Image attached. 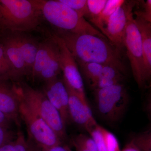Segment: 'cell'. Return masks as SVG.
<instances>
[{"mask_svg": "<svg viewBox=\"0 0 151 151\" xmlns=\"http://www.w3.org/2000/svg\"><path fill=\"white\" fill-rule=\"evenodd\" d=\"M97 124L95 127L89 129L87 132L94 140L97 151H107L103 137L99 130L97 129Z\"/></svg>", "mask_w": 151, "mask_h": 151, "instance_id": "484cf974", "label": "cell"}, {"mask_svg": "<svg viewBox=\"0 0 151 151\" xmlns=\"http://www.w3.org/2000/svg\"><path fill=\"white\" fill-rule=\"evenodd\" d=\"M98 112L103 119L112 123L122 119L129 103V95L123 83L94 90Z\"/></svg>", "mask_w": 151, "mask_h": 151, "instance_id": "5b68a950", "label": "cell"}, {"mask_svg": "<svg viewBox=\"0 0 151 151\" xmlns=\"http://www.w3.org/2000/svg\"><path fill=\"white\" fill-rule=\"evenodd\" d=\"M43 92L59 113L65 127L70 119L68 110V94L63 80L58 77L45 82Z\"/></svg>", "mask_w": 151, "mask_h": 151, "instance_id": "8fae6325", "label": "cell"}, {"mask_svg": "<svg viewBox=\"0 0 151 151\" xmlns=\"http://www.w3.org/2000/svg\"><path fill=\"white\" fill-rule=\"evenodd\" d=\"M13 140V135L9 129L0 126V147Z\"/></svg>", "mask_w": 151, "mask_h": 151, "instance_id": "83f0119b", "label": "cell"}, {"mask_svg": "<svg viewBox=\"0 0 151 151\" xmlns=\"http://www.w3.org/2000/svg\"><path fill=\"white\" fill-rule=\"evenodd\" d=\"M0 79V111L12 121L18 122L20 97L17 85Z\"/></svg>", "mask_w": 151, "mask_h": 151, "instance_id": "5bb4252c", "label": "cell"}, {"mask_svg": "<svg viewBox=\"0 0 151 151\" xmlns=\"http://www.w3.org/2000/svg\"><path fill=\"white\" fill-rule=\"evenodd\" d=\"M124 75L116 68L110 65H104L100 78L93 89H101L115 84H122Z\"/></svg>", "mask_w": 151, "mask_h": 151, "instance_id": "e0dca14e", "label": "cell"}, {"mask_svg": "<svg viewBox=\"0 0 151 151\" xmlns=\"http://www.w3.org/2000/svg\"><path fill=\"white\" fill-rule=\"evenodd\" d=\"M145 9L143 11H138L146 20L151 22V1L147 0L144 4Z\"/></svg>", "mask_w": 151, "mask_h": 151, "instance_id": "f1b7e54d", "label": "cell"}, {"mask_svg": "<svg viewBox=\"0 0 151 151\" xmlns=\"http://www.w3.org/2000/svg\"><path fill=\"white\" fill-rule=\"evenodd\" d=\"M17 32L27 76H31L40 42L27 32Z\"/></svg>", "mask_w": 151, "mask_h": 151, "instance_id": "2e32d148", "label": "cell"}, {"mask_svg": "<svg viewBox=\"0 0 151 151\" xmlns=\"http://www.w3.org/2000/svg\"><path fill=\"white\" fill-rule=\"evenodd\" d=\"M134 14V21L140 34L146 76L149 81L151 76V22L146 20L139 11Z\"/></svg>", "mask_w": 151, "mask_h": 151, "instance_id": "9a60e30c", "label": "cell"}, {"mask_svg": "<svg viewBox=\"0 0 151 151\" xmlns=\"http://www.w3.org/2000/svg\"><path fill=\"white\" fill-rule=\"evenodd\" d=\"M1 32L0 40L18 80L23 76H27V74L17 32L9 31Z\"/></svg>", "mask_w": 151, "mask_h": 151, "instance_id": "4fadbf2b", "label": "cell"}, {"mask_svg": "<svg viewBox=\"0 0 151 151\" xmlns=\"http://www.w3.org/2000/svg\"><path fill=\"white\" fill-rule=\"evenodd\" d=\"M125 1L124 0H108L105 8L94 24L104 34L108 20L113 13Z\"/></svg>", "mask_w": 151, "mask_h": 151, "instance_id": "ac0fdd59", "label": "cell"}, {"mask_svg": "<svg viewBox=\"0 0 151 151\" xmlns=\"http://www.w3.org/2000/svg\"><path fill=\"white\" fill-rule=\"evenodd\" d=\"M132 140L141 151H151L150 130L136 135Z\"/></svg>", "mask_w": 151, "mask_h": 151, "instance_id": "cb8c5ba5", "label": "cell"}, {"mask_svg": "<svg viewBox=\"0 0 151 151\" xmlns=\"http://www.w3.org/2000/svg\"><path fill=\"white\" fill-rule=\"evenodd\" d=\"M97 127L103 137L107 151H121L119 142L116 136L98 124Z\"/></svg>", "mask_w": 151, "mask_h": 151, "instance_id": "7402d4cb", "label": "cell"}, {"mask_svg": "<svg viewBox=\"0 0 151 151\" xmlns=\"http://www.w3.org/2000/svg\"><path fill=\"white\" fill-rule=\"evenodd\" d=\"M42 18L57 31L77 34H89L105 39L102 33L86 19L59 0H37Z\"/></svg>", "mask_w": 151, "mask_h": 151, "instance_id": "3957f363", "label": "cell"}, {"mask_svg": "<svg viewBox=\"0 0 151 151\" xmlns=\"http://www.w3.org/2000/svg\"><path fill=\"white\" fill-rule=\"evenodd\" d=\"M17 88L20 99L46 122L61 141L65 139V127L60 115L43 91L24 83H19Z\"/></svg>", "mask_w": 151, "mask_h": 151, "instance_id": "277c9868", "label": "cell"}, {"mask_svg": "<svg viewBox=\"0 0 151 151\" xmlns=\"http://www.w3.org/2000/svg\"><path fill=\"white\" fill-rule=\"evenodd\" d=\"M121 151H141L131 140Z\"/></svg>", "mask_w": 151, "mask_h": 151, "instance_id": "4dcf8cb0", "label": "cell"}, {"mask_svg": "<svg viewBox=\"0 0 151 151\" xmlns=\"http://www.w3.org/2000/svg\"><path fill=\"white\" fill-rule=\"evenodd\" d=\"M37 0H0V31L28 32L40 25Z\"/></svg>", "mask_w": 151, "mask_h": 151, "instance_id": "7a4b0ae2", "label": "cell"}, {"mask_svg": "<svg viewBox=\"0 0 151 151\" xmlns=\"http://www.w3.org/2000/svg\"><path fill=\"white\" fill-rule=\"evenodd\" d=\"M77 64L93 89L100 78L104 65L96 63H80Z\"/></svg>", "mask_w": 151, "mask_h": 151, "instance_id": "d6986e66", "label": "cell"}, {"mask_svg": "<svg viewBox=\"0 0 151 151\" xmlns=\"http://www.w3.org/2000/svg\"><path fill=\"white\" fill-rule=\"evenodd\" d=\"M47 151H67L65 145L62 146L61 145L56 146L50 149Z\"/></svg>", "mask_w": 151, "mask_h": 151, "instance_id": "1f68e13d", "label": "cell"}, {"mask_svg": "<svg viewBox=\"0 0 151 151\" xmlns=\"http://www.w3.org/2000/svg\"><path fill=\"white\" fill-rule=\"evenodd\" d=\"M124 47L127 49V56L135 81L139 88H143L148 81L146 76L140 34L134 21L133 13L128 20Z\"/></svg>", "mask_w": 151, "mask_h": 151, "instance_id": "ba28073f", "label": "cell"}, {"mask_svg": "<svg viewBox=\"0 0 151 151\" xmlns=\"http://www.w3.org/2000/svg\"><path fill=\"white\" fill-rule=\"evenodd\" d=\"M27 151H33L32 150H31V149H30L29 147L28 150Z\"/></svg>", "mask_w": 151, "mask_h": 151, "instance_id": "d6a6232c", "label": "cell"}, {"mask_svg": "<svg viewBox=\"0 0 151 151\" xmlns=\"http://www.w3.org/2000/svg\"><path fill=\"white\" fill-rule=\"evenodd\" d=\"M71 142L72 145L81 146L89 151H97L92 138L84 134H79L73 137L71 139Z\"/></svg>", "mask_w": 151, "mask_h": 151, "instance_id": "d4e9b609", "label": "cell"}, {"mask_svg": "<svg viewBox=\"0 0 151 151\" xmlns=\"http://www.w3.org/2000/svg\"><path fill=\"white\" fill-rule=\"evenodd\" d=\"M28 149L24 136L21 132H19L17 137L14 141V151H27Z\"/></svg>", "mask_w": 151, "mask_h": 151, "instance_id": "4316f807", "label": "cell"}, {"mask_svg": "<svg viewBox=\"0 0 151 151\" xmlns=\"http://www.w3.org/2000/svg\"><path fill=\"white\" fill-rule=\"evenodd\" d=\"M68 94V110L70 120L88 131L97 123L94 119L86 99L65 85Z\"/></svg>", "mask_w": 151, "mask_h": 151, "instance_id": "7c38bea8", "label": "cell"}, {"mask_svg": "<svg viewBox=\"0 0 151 151\" xmlns=\"http://www.w3.org/2000/svg\"><path fill=\"white\" fill-rule=\"evenodd\" d=\"M12 121L0 111V126L9 129Z\"/></svg>", "mask_w": 151, "mask_h": 151, "instance_id": "f546056e", "label": "cell"}, {"mask_svg": "<svg viewBox=\"0 0 151 151\" xmlns=\"http://www.w3.org/2000/svg\"><path fill=\"white\" fill-rule=\"evenodd\" d=\"M19 116L29 134L41 151L61 145V141L46 122L20 99Z\"/></svg>", "mask_w": 151, "mask_h": 151, "instance_id": "52a82bcc", "label": "cell"}, {"mask_svg": "<svg viewBox=\"0 0 151 151\" xmlns=\"http://www.w3.org/2000/svg\"><path fill=\"white\" fill-rule=\"evenodd\" d=\"M0 79L17 80L0 40Z\"/></svg>", "mask_w": 151, "mask_h": 151, "instance_id": "ffe728a7", "label": "cell"}, {"mask_svg": "<svg viewBox=\"0 0 151 151\" xmlns=\"http://www.w3.org/2000/svg\"><path fill=\"white\" fill-rule=\"evenodd\" d=\"M84 19H90L87 0H59Z\"/></svg>", "mask_w": 151, "mask_h": 151, "instance_id": "44dd1931", "label": "cell"}, {"mask_svg": "<svg viewBox=\"0 0 151 151\" xmlns=\"http://www.w3.org/2000/svg\"><path fill=\"white\" fill-rule=\"evenodd\" d=\"M61 71L58 46L50 34L39 42L31 76L46 82L58 77Z\"/></svg>", "mask_w": 151, "mask_h": 151, "instance_id": "8992f818", "label": "cell"}, {"mask_svg": "<svg viewBox=\"0 0 151 151\" xmlns=\"http://www.w3.org/2000/svg\"><path fill=\"white\" fill-rule=\"evenodd\" d=\"M63 40L77 63H96L116 68L124 75L127 68L121 52L105 39L89 34H77L56 30Z\"/></svg>", "mask_w": 151, "mask_h": 151, "instance_id": "6da1fadb", "label": "cell"}, {"mask_svg": "<svg viewBox=\"0 0 151 151\" xmlns=\"http://www.w3.org/2000/svg\"><path fill=\"white\" fill-rule=\"evenodd\" d=\"M137 2L125 1L111 15L105 27L104 35L111 43L122 52L124 47V38L128 20Z\"/></svg>", "mask_w": 151, "mask_h": 151, "instance_id": "30bf717a", "label": "cell"}, {"mask_svg": "<svg viewBox=\"0 0 151 151\" xmlns=\"http://www.w3.org/2000/svg\"><path fill=\"white\" fill-rule=\"evenodd\" d=\"M58 46L63 81L66 86L80 97L86 99L83 79L74 57L68 48L63 40L55 32L51 34Z\"/></svg>", "mask_w": 151, "mask_h": 151, "instance_id": "9c48e42d", "label": "cell"}, {"mask_svg": "<svg viewBox=\"0 0 151 151\" xmlns=\"http://www.w3.org/2000/svg\"><path fill=\"white\" fill-rule=\"evenodd\" d=\"M108 0H87V6L90 13L89 21L95 23L106 5Z\"/></svg>", "mask_w": 151, "mask_h": 151, "instance_id": "603a6c76", "label": "cell"}]
</instances>
